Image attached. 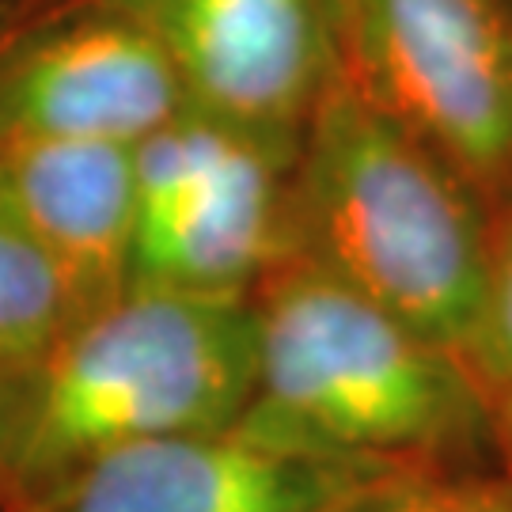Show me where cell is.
Segmentation results:
<instances>
[{
	"mask_svg": "<svg viewBox=\"0 0 512 512\" xmlns=\"http://www.w3.org/2000/svg\"><path fill=\"white\" fill-rule=\"evenodd\" d=\"M255 387L239 418L399 471H471L494 395L459 349L376 308L304 255L251 293Z\"/></svg>",
	"mask_w": 512,
	"mask_h": 512,
	"instance_id": "6da1fadb",
	"label": "cell"
},
{
	"mask_svg": "<svg viewBox=\"0 0 512 512\" xmlns=\"http://www.w3.org/2000/svg\"><path fill=\"white\" fill-rule=\"evenodd\" d=\"M0 387L4 512L103 452L232 425L255 387L251 296L126 285Z\"/></svg>",
	"mask_w": 512,
	"mask_h": 512,
	"instance_id": "7a4b0ae2",
	"label": "cell"
},
{
	"mask_svg": "<svg viewBox=\"0 0 512 512\" xmlns=\"http://www.w3.org/2000/svg\"><path fill=\"white\" fill-rule=\"evenodd\" d=\"M293 251L467 357L490 262L478 190L342 69L293 156Z\"/></svg>",
	"mask_w": 512,
	"mask_h": 512,
	"instance_id": "3957f363",
	"label": "cell"
},
{
	"mask_svg": "<svg viewBox=\"0 0 512 512\" xmlns=\"http://www.w3.org/2000/svg\"><path fill=\"white\" fill-rule=\"evenodd\" d=\"M129 285L251 296L293 255V156L183 110L133 145Z\"/></svg>",
	"mask_w": 512,
	"mask_h": 512,
	"instance_id": "277c9868",
	"label": "cell"
},
{
	"mask_svg": "<svg viewBox=\"0 0 512 512\" xmlns=\"http://www.w3.org/2000/svg\"><path fill=\"white\" fill-rule=\"evenodd\" d=\"M342 73L463 183L512 186L505 0H338Z\"/></svg>",
	"mask_w": 512,
	"mask_h": 512,
	"instance_id": "5b68a950",
	"label": "cell"
},
{
	"mask_svg": "<svg viewBox=\"0 0 512 512\" xmlns=\"http://www.w3.org/2000/svg\"><path fill=\"white\" fill-rule=\"evenodd\" d=\"M399 471L277 437L247 418L80 463L4 512H334Z\"/></svg>",
	"mask_w": 512,
	"mask_h": 512,
	"instance_id": "8992f818",
	"label": "cell"
},
{
	"mask_svg": "<svg viewBox=\"0 0 512 512\" xmlns=\"http://www.w3.org/2000/svg\"><path fill=\"white\" fill-rule=\"evenodd\" d=\"M164 46L186 110L296 156L342 69L338 0H114Z\"/></svg>",
	"mask_w": 512,
	"mask_h": 512,
	"instance_id": "52a82bcc",
	"label": "cell"
},
{
	"mask_svg": "<svg viewBox=\"0 0 512 512\" xmlns=\"http://www.w3.org/2000/svg\"><path fill=\"white\" fill-rule=\"evenodd\" d=\"M183 110L164 46L114 4L0 61V141L137 145Z\"/></svg>",
	"mask_w": 512,
	"mask_h": 512,
	"instance_id": "ba28073f",
	"label": "cell"
},
{
	"mask_svg": "<svg viewBox=\"0 0 512 512\" xmlns=\"http://www.w3.org/2000/svg\"><path fill=\"white\" fill-rule=\"evenodd\" d=\"M0 205L61 270L80 315L129 285L133 145L0 141Z\"/></svg>",
	"mask_w": 512,
	"mask_h": 512,
	"instance_id": "9c48e42d",
	"label": "cell"
},
{
	"mask_svg": "<svg viewBox=\"0 0 512 512\" xmlns=\"http://www.w3.org/2000/svg\"><path fill=\"white\" fill-rule=\"evenodd\" d=\"M76 315L69 281L0 205V376L38 361Z\"/></svg>",
	"mask_w": 512,
	"mask_h": 512,
	"instance_id": "30bf717a",
	"label": "cell"
},
{
	"mask_svg": "<svg viewBox=\"0 0 512 512\" xmlns=\"http://www.w3.org/2000/svg\"><path fill=\"white\" fill-rule=\"evenodd\" d=\"M334 512H512V486L475 471H418L349 497Z\"/></svg>",
	"mask_w": 512,
	"mask_h": 512,
	"instance_id": "8fae6325",
	"label": "cell"
},
{
	"mask_svg": "<svg viewBox=\"0 0 512 512\" xmlns=\"http://www.w3.org/2000/svg\"><path fill=\"white\" fill-rule=\"evenodd\" d=\"M467 361L490 391L512 384V205L505 224L490 232L486 289Z\"/></svg>",
	"mask_w": 512,
	"mask_h": 512,
	"instance_id": "7c38bea8",
	"label": "cell"
},
{
	"mask_svg": "<svg viewBox=\"0 0 512 512\" xmlns=\"http://www.w3.org/2000/svg\"><path fill=\"white\" fill-rule=\"evenodd\" d=\"M494 395V433H497V444L509 452L512 459V384L497 387L490 391Z\"/></svg>",
	"mask_w": 512,
	"mask_h": 512,
	"instance_id": "4fadbf2b",
	"label": "cell"
},
{
	"mask_svg": "<svg viewBox=\"0 0 512 512\" xmlns=\"http://www.w3.org/2000/svg\"><path fill=\"white\" fill-rule=\"evenodd\" d=\"M0 403H4V387H0Z\"/></svg>",
	"mask_w": 512,
	"mask_h": 512,
	"instance_id": "5bb4252c",
	"label": "cell"
}]
</instances>
